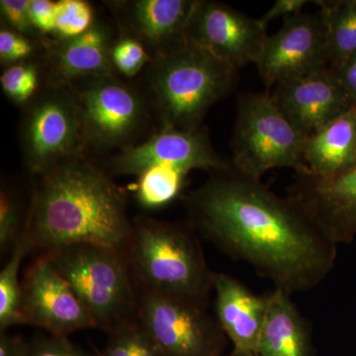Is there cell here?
Instances as JSON below:
<instances>
[{"instance_id": "obj_1", "label": "cell", "mask_w": 356, "mask_h": 356, "mask_svg": "<svg viewBox=\"0 0 356 356\" xmlns=\"http://www.w3.org/2000/svg\"><path fill=\"white\" fill-rule=\"evenodd\" d=\"M187 210L207 240L288 294L318 286L334 266L337 245L298 204L233 165L211 172Z\"/></svg>"}, {"instance_id": "obj_2", "label": "cell", "mask_w": 356, "mask_h": 356, "mask_svg": "<svg viewBox=\"0 0 356 356\" xmlns=\"http://www.w3.org/2000/svg\"><path fill=\"white\" fill-rule=\"evenodd\" d=\"M36 177L24 232L47 252L74 245L124 250L133 232L123 191L88 156Z\"/></svg>"}, {"instance_id": "obj_3", "label": "cell", "mask_w": 356, "mask_h": 356, "mask_svg": "<svg viewBox=\"0 0 356 356\" xmlns=\"http://www.w3.org/2000/svg\"><path fill=\"white\" fill-rule=\"evenodd\" d=\"M236 72L207 51L187 43L152 60L145 70L147 99L158 128L195 131L213 105L236 86Z\"/></svg>"}, {"instance_id": "obj_4", "label": "cell", "mask_w": 356, "mask_h": 356, "mask_svg": "<svg viewBox=\"0 0 356 356\" xmlns=\"http://www.w3.org/2000/svg\"><path fill=\"white\" fill-rule=\"evenodd\" d=\"M131 273L144 293L206 306L214 290L196 236L180 225L149 217L135 220L128 243Z\"/></svg>"}, {"instance_id": "obj_5", "label": "cell", "mask_w": 356, "mask_h": 356, "mask_svg": "<svg viewBox=\"0 0 356 356\" xmlns=\"http://www.w3.org/2000/svg\"><path fill=\"white\" fill-rule=\"evenodd\" d=\"M124 250L74 245L44 252L90 314L96 327L112 332L138 310Z\"/></svg>"}, {"instance_id": "obj_6", "label": "cell", "mask_w": 356, "mask_h": 356, "mask_svg": "<svg viewBox=\"0 0 356 356\" xmlns=\"http://www.w3.org/2000/svg\"><path fill=\"white\" fill-rule=\"evenodd\" d=\"M76 99L86 154L117 153L142 142L154 117L145 91L116 74L67 86Z\"/></svg>"}, {"instance_id": "obj_7", "label": "cell", "mask_w": 356, "mask_h": 356, "mask_svg": "<svg viewBox=\"0 0 356 356\" xmlns=\"http://www.w3.org/2000/svg\"><path fill=\"white\" fill-rule=\"evenodd\" d=\"M305 140L268 91L238 96L232 137V165L236 170L257 179L273 168L309 172L304 156Z\"/></svg>"}, {"instance_id": "obj_8", "label": "cell", "mask_w": 356, "mask_h": 356, "mask_svg": "<svg viewBox=\"0 0 356 356\" xmlns=\"http://www.w3.org/2000/svg\"><path fill=\"white\" fill-rule=\"evenodd\" d=\"M19 135L23 161L33 177L88 156L76 99L67 86H42L23 107Z\"/></svg>"}, {"instance_id": "obj_9", "label": "cell", "mask_w": 356, "mask_h": 356, "mask_svg": "<svg viewBox=\"0 0 356 356\" xmlns=\"http://www.w3.org/2000/svg\"><path fill=\"white\" fill-rule=\"evenodd\" d=\"M137 312L163 356H219L224 332L206 306L143 293Z\"/></svg>"}, {"instance_id": "obj_10", "label": "cell", "mask_w": 356, "mask_h": 356, "mask_svg": "<svg viewBox=\"0 0 356 356\" xmlns=\"http://www.w3.org/2000/svg\"><path fill=\"white\" fill-rule=\"evenodd\" d=\"M257 72L267 89L329 69L327 29L322 13L288 17L275 34L267 36Z\"/></svg>"}, {"instance_id": "obj_11", "label": "cell", "mask_w": 356, "mask_h": 356, "mask_svg": "<svg viewBox=\"0 0 356 356\" xmlns=\"http://www.w3.org/2000/svg\"><path fill=\"white\" fill-rule=\"evenodd\" d=\"M267 36L261 20L213 0H196L186 28L187 43L236 70L257 64Z\"/></svg>"}, {"instance_id": "obj_12", "label": "cell", "mask_w": 356, "mask_h": 356, "mask_svg": "<svg viewBox=\"0 0 356 356\" xmlns=\"http://www.w3.org/2000/svg\"><path fill=\"white\" fill-rule=\"evenodd\" d=\"M158 165H170L191 172H213L231 168L211 143L207 128L179 131L158 128L142 142L115 153L106 170L114 175H138Z\"/></svg>"}, {"instance_id": "obj_13", "label": "cell", "mask_w": 356, "mask_h": 356, "mask_svg": "<svg viewBox=\"0 0 356 356\" xmlns=\"http://www.w3.org/2000/svg\"><path fill=\"white\" fill-rule=\"evenodd\" d=\"M22 313L25 324L43 327L51 336L67 337L96 327L76 293L44 255L33 262L26 273Z\"/></svg>"}, {"instance_id": "obj_14", "label": "cell", "mask_w": 356, "mask_h": 356, "mask_svg": "<svg viewBox=\"0 0 356 356\" xmlns=\"http://www.w3.org/2000/svg\"><path fill=\"white\" fill-rule=\"evenodd\" d=\"M196 0L104 1L121 34L140 42L152 60L186 46V28Z\"/></svg>"}, {"instance_id": "obj_15", "label": "cell", "mask_w": 356, "mask_h": 356, "mask_svg": "<svg viewBox=\"0 0 356 356\" xmlns=\"http://www.w3.org/2000/svg\"><path fill=\"white\" fill-rule=\"evenodd\" d=\"M288 197L336 245L355 238L356 165L329 177L297 173Z\"/></svg>"}, {"instance_id": "obj_16", "label": "cell", "mask_w": 356, "mask_h": 356, "mask_svg": "<svg viewBox=\"0 0 356 356\" xmlns=\"http://www.w3.org/2000/svg\"><path fill=\"white\" fill-rule=\"evenodd\" d=\"M114 21L99 18L88 32L67 40H51L39 58L44 86H70L115 74L110 51L118 36Z\"/></svg>"}, {"instance_id": "obj_17", "label": "cell", "mask_w": 356, "mask_h": 356, "mask_svg": "<svg viewBox=\"0 0 356 356\" xmlns=\"http://www.w3.org/2000/svg\"><path fill=\"white\" fill-rule=\"evenodd\" d=\"M269 93L287 120L306 138L355 106L332 67L280 84Z\"/></svg>"}, {"instance_id": "obj_18", "label": "cell", "mask_w": 356, "mask_h": 356, "mask_svg": "<svg viewBox=\"0 0 356 356\" xmlns=\"http://www.w3.org/2000/svg\"><path fill=\"white\" fill-rule=\"evenodd\" d=\"M217 321L233 343L234 356H257L268 299L228 274L214 273Z\"/></svg>"}, {"instance_id": "obj_19", "label": "cell", "mask_w": 356, "mask_h": 356, "mask_svg": "<svg viewBox=\"0 0 356 356\" xmlns=\"http://www.w3.org/2000/svg\"><path fill=\"white\" fill-rule=\"evenodd\" d=\"M304 156L309 173L329 177L356 165V107L306 138Z\"/></svg>"}, {"instance_id": "obj_20", "label": "cell", "mask_w": 356, "mask_h": 356, "mask_svg": "<svg viewBox=\"0 0 356 356\" xmlns=\"http://www.w3.org/2000/svg\"><path fill=\"white\" fill-rule=\"evenodd\" d=\"M267 299L268 306L257 356H310L305 322L290 294L275 288Z\"/></svg>"}, {"instance_id": "obj_21", "label": "cell", "mask_w": 356, "mask_h": 356, "mask_svg": "<svg viewBox=\"0 0 356 356\" xmlns=\"http://www.w3.org/2000/svg\"><path fill=\"white\" fill-rule=\"evenodd\" d=\"M327 29L330 67L337 70L356 54V0H318Z\"/></svg>"}, {"instance_id": "obj_22", "label": "cell", "mask_w": 356, "mask_h": 356, "mask_svg": "<svg viewBox=\"0 0 356 356\" xmlns=\"http://www.w3.org/2000/svg\"><path fill=\"white\" fill-rule=\"evenodd\" d=\"M34 248L27 234L23 233L13 248L10 259L0 273V329L25 324L22 313V284L19 282L21 262Z\"/></svg>"}, {"instance_id": "obj_23", "label": "cell", "mask_w": 356, "mask_h": 356, "mask_svg": "<svg viewBox=\"0 0 356 356\" xmlns=\"http://www.w3.org/2000/svg\"><path fill=\"white\" fill-rule=\"evenodd\" d=\"M188 172L170 165H158L138 175L136 198L140 207L154 210L172 203L184 188Z\"/></svg>"}, {"instance_id": "obj_24", "label": "cell", "mask_w": 356, "mask_h": 356, "mask_svg": "<svg viewBox=\"0 0 356 356\" xmlns=\"http://www.w3.org/2000/svg\"><path fill=\"white\" fill-rule=\"evenodd\" d=\"M0 86L11 102L24 107L43 86L39 60L3 67L0 76Z\"/></svg>"}, {"instance_id": "obj_25", "label": "cell", "mask_w": 356, "mask_h": 356, "mask_svg": "<svg viewBox=\"0 0 356 356\" xmlns=\"http://www.w3.org/2000/svg\"><path fill=\"white\" fill-rule=\"evenodd\" d=\"M102 356H163L146 330L129 322L110 332Z\"/></svg>"}, {"instance_id": "obj_26", "label": "cell", "mask_w": 356, "mask_h": 356, "mask_svg": "<svg viewBox=\"0 0 356 356\" xmlns=\"http://www.w3.org/2000/svg\"><path fill=\"white\" fill-rule=\"evenodd\" d=\"M98 16L93 4L86 0H60L53 39L67 40L81 36L95 26Z\"/></svg>"}, {"instance_id": "obj_27", "label": "cell", "mask_w": 356, "mask_h": 356, "mask_svg": "<svg viewBox=\"0 0 356 356\" xmlns=\"http://www.w3.org/2000/svg\"><path fill=\"white\" fill-rule=\"evenodd\" d=\"M110 58L115 74L125 79L138 76L153 60L140 42L121 33L112 44Z\"/></svg>"}, {"instance_id": "obj_28", "label": "cell", "mask_w": 356, "mask_h": 356, "mask_svg": "<svg viewBox=\"0 0 356 356\" xmlns=\"http://www.w3.org/2000/svg\"><path fill=\"white\" fill-rule=\"evenodd\" d=\"M44 46L38 41L1 24L0 28V63L3 67L19 63L39 60Z\"/></svg>"}, {"instance_id": "obj_29", "label": "cell", "mask_w": 356, "mask_h": 356, "mask_svg": "<svg viewBox=\"0 0 356 356\" xmlns=\"http://www.w3.org/2000/svg\"><path fill=\"white\" fill-rule=\"evenodd\" d=\"M19 200L11 189L2 185L0 191V248L13 250L24 233Z\"/></svg>"}, {"instance_id": "obj_30", "label": "cell", "mask_w": 356, "mask_h": 356, "mask_svg": "<svg viewBox=\"0 0 356 356\" xmlns=\"http://www.w3.org/2000/svg\"><path fill=\"white\" fill-rule=\"evenodd\" d=\"M30 1L31 0H1V24L24 35L28 38L40 42L46 48L53 39L44 38L35 28L30 16Z\"/></svg>"}, {"instance_id": "obj_31", "label": "cell", "mask_w": 356, "mask_h": 356, "mask_svg": "<svg viewBox=\"0 0 356 356\" xmlns=\"http://www.w3.org/2000/svg\"><path fill=\"white\" fill-rule=\"evenodd\" d=\"M28 356H89L70 343L67 337H41L29 344Z\"/></svg>"}, {"instance_id": "obj_32", "label": "cell", "mask_w": 356, "mask_h": 356, "mask_svg": "<svg viewBox=\"0 0 356 356\" xmlns=\"http://www.w3.org/2000/svg\"><path fill=\"white\" fill-rule=\"evenodd\" d=\"M58 1L31 0L30 16L35 28L44 38L53 39L57 20Z\"/></svg>"}, {"instance_id": "obj_33", "label": "cell", "mask_w": 356, "mask_h": 356, "mask_svg": "<svg viewBox=\"0 0 356 356\" xmlns=\"http://www.w3.org/2000/svg\"><path fill=\"white\" fill-rule=\"evenodd\" d=\"M313 2L309 0H276L259 20L262 25L267 27L269 22L277 18L282 17L283 19H286L288 17L303 13L304 7Z\"/></svg>"}, {"instance_id": "obj_34", "label": "cell", "mask_w": 356, "mask_h": 356, "mask_svg": "<svg viewBox=\"0 0 356 356\" xmlns=\"http://www.w3.org/2000/svg\"><path fill=\"white\" fill-rule=\"evenodd\" d=\"M344 90L353 104H356V54L339 69L334 70Z\"/></svg>"}, {"instance_id": "obj_35", "label": "cell", "mask_w": 356, "mask_h": 356, "mask_svg": "<svg viewBox=\"0 0 356 356\" xmlns=\"http://www.w3.org/2000/svg\"><path fill=\"white\" fill-rule=\"evenodd\" d=\"M29 344L22 339L2 334L0 337V356H28Z\"/></svg>"}, {"instance_id": "obj_36", "label": "cell", "mask_w": 356, "mask_h": 356, "mask_svg": "<svg viewBox=\"0 0 356 356\" xmlns=\"http://www.w3.org/2000/svg\"><path fill=\"white\" fill-rule=\"evenodd\" d=\"M355 107H356V104H355Z\"/></svg>"}]
</instances>
